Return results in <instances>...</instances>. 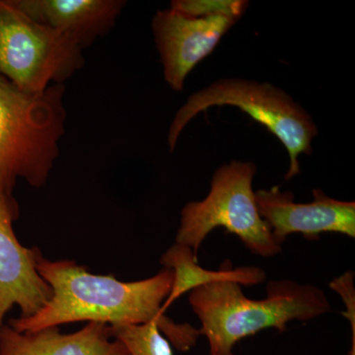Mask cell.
I'll return each mask as SVG.
<instances>
[{
	"mask_svg": "<svg viewBox=\"0 0 355 355\" xmlns=\"http://www.w3.org/2000/svg\"><path fill=\"white\" fill-rule=\"evenodd\" d=\"M36 268L51 286L53 296L33 316L10 320L8 326L19 333L83 321L109 326L155 322L180 352L193 349L202 336L200 329L176 323L161 310L174 282V272L170 268L149 279L125 282L113 275H93L73 261L46 260L41 252L36 258Z\"/></svg>",
	"mask_w": 355,
	"mask_h": 355,
	"instance_id": "6da1fadb",
	"label": "cell"
},
{
	"mask_svg": "<svg viewBox=\"0 0 355 355\" xmlns=\"http://www.w3.org/2000/svg\"><path fill=\"white\" fill-rule=\"evenodd\" d=\"M189 301L210 355H234L243 338L268 329L282 333L292 321H311L331 309L322 289L291 279L268 282L261 300L248 298L235 282H221L193 289Z\"/></svg>",
	"mask_w": 355,
	"mask_h": 355,
	"instance_id": "7a4b0ae2",
	"label": "cell"
},
{
	"mask_svg": "<svg viewBox=\"0 0 355 355\" xmlns=\"http://www.w3.org/2000/svg\"><path fill=\"white\" fill-rule=\"evenodd\" d=\"M64 84L28 94L0 76V193L22 178L41 188L60 155L65 132Z\"/></svg>",
	"mask_w": 355,
	"mask_h": 355,
	"instance_id": "3957f363",
	"label": "cell"
},
{
	"mask_svg": "<svg viewBox=\"0 0 355 355\" xmlns=\"http://www.w3.org/2000/svg\"><path fill=\"white\" fill-rule=\"evenodd\" d=\"M237 107L263 125L286 147L289 155L286 181L300 173L299 156L311 155L318 135L312 116L298 103L270 83L240 78L219 79L189 98L177 112L168 133L170 153L186 125L198 114L216 106Z\"/></svg>",
	"mask_w": 355,
	"mask_h": 355,
	"instance_id": "277c9868",
	"label": "cell"
},
{
	"mask_svg": "<svg viewBox=\"0 0 355 355\" xmlns=\"http://www.w3.org/2000/svg\"><path fill=\"white\" fill-rule=\"evenodd\" d=\"M257 172L253 162L232 161L219 167L212 177L207 197L184 205L176 243L198 250L205 238L216 228L226 229L241 240L250 252L272 258L282 253L270 226L259 212L253 191Z\"/></svg>",
	"mask_w": 355,
	"mask_h": 355,
	"instance_id": "5b68a950",
	"label": "cell"
},
{
	"mask_svg": "<svg viewBox=\"0 0 355 355\" xmlns=\"http://www.w3.org/2000/svg\"><path fill=\"white\" fill-rule=\"evenodd\" d=\"M83 49L64 33L0 1V76L23 92L41 94L83 69Z\"/></svg>",
	"mask_w": 355,
	"mask_h": 355,
	"instance_id": "8992f818",
	"label": "cell"
},
{
	"mask_svg": "<svg viewBox=\"0 0 355 355\" xmlns=\"http://www.w3.org/2000/svg\"><path fill=\"white\" fill-rule=\"evenodd\" d=\"M238 21L223 15L193 17L173 8L158 11L153 32L168 85L183 91L189 73L216 50Z\"/></svg>",
	"mask_w": 355,
	"mask_h": 355,
	"instance_id": "52a82bcc",
	"label": "cell"
},
{
	"mask_svg": "<svg viewBox=\"0 0 355 355\" xmlns=\"http://www.w3.org/2000/svg\"><path fill=\"white\" fill-rule=\"evenodd\" d=\"M313 202L298 203L293 193L280 191L279 187L254 191L259 212L275 241L282 245L292 234L318 240L327 232L354 238L355 202L335 200L320 189L313 190Z\"/></svg>",
	"mask_w": 355,
	"mask_h": 355,
	"instance_id": "ba28073f",
	"label": "cell"
},
{
	"mask_svg": "<svg viewBox=\"0 0 355 355\" xmlns=\"http://www.w3.org/2000/svg\"><path fill=\"white\" fill-rule=\"evenodd\" d=\"M17 217V205L11 196L0 193V328L14 306H19L21 318L31 317L53 296L36 268L39 250L22 246L14 233Z\"/></svg>",
	"mask_w": 355,
	"mask_h": 355,
	"instance_id": "9c48e42d",
	"label": "cell"
},
{
	"mask_svg": "<svg viewBox=\"0 0 355 355\" xmlns=\"http://www.w3.org/2000/svg\"><path fill=\"white\" fill-rule=\"evenodd\" d=\"M28 17L64 33L86 49L114 27L121 0H11Z\"/></svg>",
	"mask_w": 355,
	"mask_h": 355,
	"instance_id": "30bf717a",
	"label": "cell"
},
{
	"mask_svg": "<svg viewBox=\"0 0 355 355\" xmlns=\"http://www.w3.org/2000/svg\"><path fill=\"white\" fill-rule=\"evenodd\" d=\"M109 324L89 322L73 334L58 327L19 333L10 326L0 328V355H130L125 345L112 340Z\"/></svg>",
	"mask_w": 355,
	"mask_h": 355,
	"instance_id": "8fae6325",
	"label": "cell"
},
{
	"mask_svg": "<svg viewBox=\"0 0 355 355\" xmlns=\"http://www.w3.org/2000/svg\"><path fill=\"white\" fill-rule=\"evenodd\" d=\"M160 263L165 268L174 272L171 292L161 308L164 314L177 299L198 287L221 282H235L241 286H257L266 280L265 270L258 266L233 268L229 260L224 261L218 270H205L198 266V258L193 254V250L179 243H175L162 254Z\"/></svg>",
	"mask_w": 355,
	"mask_h": 355,
	"instance_id": "7c38bea8",
	"label": "cell"
},
{
	"mask_svg": "<svg viewBox=\"0 0 355 355\" xmlns=\"http://www.w3.org/2000/svg\"><path fill=\"white\" fill-rule=\"evenodd\" d=\"M110 334L123 343L130 355H173L172 345L155 322L141 324H112Z\"/></svg>",
	"mask_w": 355,
	"mask_h": 355,
	"instance_id": "4fadbf2b",
	"label": "cell"
},
{
	"mask_svg": "<svg viewBox=\"0 0 355 355\" xmlns=\"http://www.w3.org/2000/svg\"><path fill=\"white\" fill-rule=\"evenodd\" d=\"M249 7L247 0H175L171 8L193 17L230 16L241 19Z\"/></svg>",
	"mask_w": 355,
	"mask_h": 355,
	"instance_id": "5bb4252c",
	"label": "cell"
},
{
	"mask_svg": "<svg viewBox=\"0 0 355 355\" xmlns=\"http://www.w3.org/2000/svg\"><path fill=\"white\" fill-rule=\"evenodd\" d=\"M330 287L342 297L345 304L343 315L349 320L352 330V347L349 355H355V288L354 272H347L336 277L330 284Z\"/></svg>",
	"mask_w": 355,
	"mask_h": 355,
	"instance_id": "9a60e30c",
	"label": "cell"
}]
</instances>
